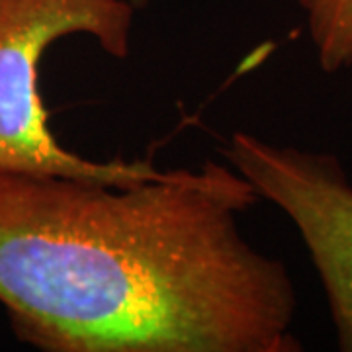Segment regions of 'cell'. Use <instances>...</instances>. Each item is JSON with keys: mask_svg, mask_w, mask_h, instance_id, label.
<instances>
[{"mask_svg": "<svg viewBox=\"0 0 352 352\" xmlns=\"http://www.w3.org/2000/svg\"><path fill=\"white\" fill-rule=\"evenodd\" d=\"M129 2H131V4L135 6V10H145V8H147V6L151 4L153 0H129Z\"/></svg>", "mask_w": 352, "mask_h": 352, "instance_id": "obj_5", "label": "cell"}, {"mask_svg": "<svg viewBox=\"0 0 352 352\" xmlns=\"http://www.w3.org/2000/svg\"><path fill=\"white\" fill-rule=\"evenodd\" d=\"M135 6L129 0H0V166L92 178L118 186L161 173L149 159L94 161L55 138L39 90L45 51L69 36H90L113 59H127Z\"/></svg>", "mask_w": 352, "mask_h": 352, "instance_id": "obj_2", "label": "cell"}, {"mask_svg": "<svg viewBox=\"0 0 352 352\" xmlns=\"http://www.w3.org/2000/svg\"><path fill=\"white\" fill-rule=\"evenodd\" d=\"M229 163L118 186L0 166V305L43 352H300L296 286Z\"/></svg>", "mask_w": 352, "mask_h": 352, "instance_id": "obj_1", "label": "cell"}, {"mask_svg": "<svg viewBox=\"0 0 352 352\" xmlns=\"http://www.w3.org/2000/svg\"><path fill=\"white\" fill-rule=\"evenodd\" d=\"M319 67L335 75L352 67V0H298Z\"/></svg>", "mask_w": 352, "mask_h": 352, "instance_id": "obj_4", "label": "cell"}, {"mask_svg": "<svg viewBox=\"0 0 352 352\" xmlns=\"http://www.w3.org/2000/svg\"><path fill=\"white\" fill-rule=\"evenodd\" d=\"M223 157L298 229L321 280L337 346L352 352V184L339 157L235 131Z\"/></svg>", "mask_w": 352, "mask_h": 352, "instance_id": "obj_3", "label": "cell"}]
</instances>
